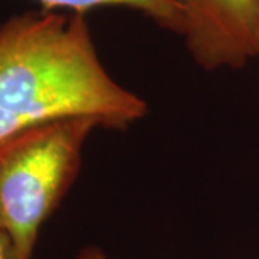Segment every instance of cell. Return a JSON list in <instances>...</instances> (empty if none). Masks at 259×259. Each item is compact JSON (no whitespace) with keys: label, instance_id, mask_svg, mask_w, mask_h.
<instances>
[{"label":"cell","instance_id":"4","mask_svg":"<svg viewBox=\"0 0 259 259\" xmlns=\"http://www.w3.org/2000/svg\"><path fill=\"white\" fill-rule=\"evenodd\" d=\"M44 12L66 10L85 15L100 8H127L137 10L160 28L183 36L185 12L180 0H36Z\"/></svg>","mask_w":259,"mask_h":259},{"label":"cell","instance_id":"6","mask_svg":"<svg viewBox=\"0 0 259 259\" xmlns=\"http://www.w3.org/2000/svg\"><path fill=\"white\" fill-rule=\"evenodd\" d=\"M0 259H15L9 241L6 239V236L2 232H0Z\"/></svg>","mask_w":259,"mask_h":259},{"label":"cell","instance_id":"2","mask_svg":"<svg viewBox=\"0 0 259 259\" xmlns=\"http://www.w3.org/2000/svg\"><path fill=\"white\" fill-rule=\"evenodd\" d=\"M91 117L48 121L0 143V232L15 259H32L44 223L61 206L82 164Z\"/></svg>","mask_w":259,"mask_h":259},{"label":"cell","instance_id":"1","mask_svg":"<svg viewBox=\"0 0 259 259\" xmlns=\"http://www.w3.org/2000/svg\"><path fill=\"white\" fill-rule=\"evenodd\" d=\"M147 112L102 65L85 15L28 12L0 25V143L71 117L127 130Z\"/></svg>","mask_w":259,"mask_h":259},{"label":"cell","instance_id":"3","mask_svg":"<svg viewBox=\"0 0 259 259\" xmlns=\"http://www.w3.org/2000/svg\"><path fill=\"white\" fill-rule=\"evenodd\" d=\"M183 37L204 71L239 69L258 56L252 0H180Z\"/></svg>","mask_w":259,"mask_h":259},{"label":"cell","instance_id":"7","mask_svg":"<svg viewBox=\"0 0 259 259\" xmlns=\"http://www.w3.org/2000/svg\"><path fill=\"white\" fill-rule=\"evenodd\" d=\"M255 10V30H256V49L259 56V0H252Z\"/></svg>","mask_w":259,"mask_h":259},{"label":"cell","instance_id":"5","mask_svg":"<svg viewBox=\"0 0 259 259\" xmlns=\"http://www.w3.org/2000/svg\"><path fill=\"white\" fill-rule=\"evenodd\" d=\"M76 259H112L107 252H104L101 248L94 246V245H88L78 252Z\"/></svg>","mask_w":259,"mask_h":259}]
</instances>
